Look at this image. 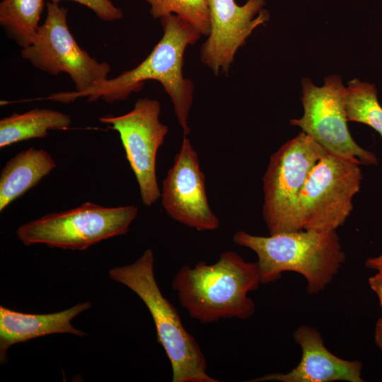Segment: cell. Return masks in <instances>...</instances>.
Here are the masks:
<instances>
[{
	"label": "cell",
	"mask_w": 382,
	"mask_h": 382,
	"mask_svg": "<svg viewBox=\"0 0 382 382\" xmlns=\"http://www.w3.org/2000/svg\"><path fill=\"white\" fill-rule=\"evenodd\" d=\"M47 16L30 46L21 50V57L36 69L52 76L67 74L75 86L74 93L86 92L108 79L111 67L98 62L82 49L67 24L68 9L47 1Z\"/></svg>",
	"instance_id": "cell-8"
},
{
	"label": "cell",
	"mask_w": 382,
	"mask_h": 382,
	"mask_svg": "<svg viewBox=\"0 0 382 382\" xmlns=\"http://www.w3.org/2000/svg\"><path fill=\"white\" fill-rule=\"evenodd\" d=\"M71 124L69 115L51 109L35 108L23 113H13L0 120V148L44 138L50 130L66 129Z\"/></svg>",
	"instance_id": "cell-16"
},
{
	"label": "cell",
	"mask_w": 382,
	"mask_h": 382,
	"mask_svg": "<svg viewBox=\"0 0 382 382\" xmlns=\"http://www.w3.org/2000/svg\"><path fill=\"white\" fill-rule=\"evenodd\" d=\"M359 164L326 152L313 166L298 200L300 230L330 231L343 225L362 180Z\"/></svg>",
	"instance_id": "cell-7"
},
{
	"label": "cell",
	"mask_w": 382,
	"mask_h": 382,
	"mask_svg": "<svg viewBox=\"0 0 382 382\" xmlns=\"http://www.w3.org/2000/svg\"><path fill=\"white\" fill-rule=\"evenodd\" d=\"M346 112L348 122L369 125L382 137V107L374 84L354 79L346 88Z\"/></svg>",
	"instance_id": "cell-18"
},
{
	"label": "cell",
	"mask_w": 382,
	"mask_h": 382,
	"mask_svg": "<svg viewBox=\"0 0 382 382\" xmlns=\"http://www.w3.org/2000/svg\"><path fill=\"white\" fill-rule=\"evenodd\" d=\"M378 272L369 279V284L378 295L382 308V268L378 270Z\"/></svg>",
	"instance_id": "cell-21"
},
{
	"label": "cell",
	"mask_w": 382,
	"mask_h": 382,
	"mask_svg": "<svg viewBox=\"0 0 382 382\" xmlns=\"http://www.w3.org/2000/svg\"><path fill=\"white\" fill-rule=\"evenodd\" d=\"M63 0H47L59 4ZM90 8L100 20L112 22L123 18L122 10L117 7L110 0H70Z\"/></svg>",
	"instance_id": "cell-20"
},
{
	"label": "cell",
	"mask_w": 382,
	"mask_h": 382,
	"mask_svg": "<svg viewBox=\"0 0 382 382\" xmlns=\"http://www.w3.org/2000/svg\"><path fill=\"white\" fill-rule=\"evenodd\" d=\"M160 112L161 105L157 100L143 98L125 114L99 117L102 123L118 132L146 206L156 202L161 194L156 178V156L169 129L160 122Z\"/></svg>",
	"instance_id": "cell-10"
},
{
	"label": "cell",
	"mask_w": 382,
	"mask_h": 382,
	"mask_svg": "<svg viewBox=\"0 0 382 382\" xmlns=\"http://www.w3.org/2000/svg\"><path fill=\"white\" fill-rule=\"evenodd\" d=\"M375 342L376 345L382 350V318L378 319L376 325Z\"/></svg>",
	"instance_id": "cell-23"
},
{
	"label": "cell",
	"mask_w": 382,
	"mask_h": 382,
	"mask_svg": "<svg viewBox=\"0 0 382 382\" xmlns=\"http://www.w3.org/2000/svg\"><path fill=\"white\" fill-rule=\"evenodd\" d=\"M56 168V162L45 149L30 147L16 154L0 175V212Z\"/></svg>",
	"instance_id": "cell-15"
},
{
	"label": "cell",
	"mask_w": 382,
	"mask_h": 382,
	"mask_svg": "<svg viewBox=\"0 0 382 382\" xmlns=\"http://www.w3.org/2000/svg\"><path fill=\"white\" fill-rule=\"evenodd\" d=\"M294 338L302 349L299 364L288 373L270 374L250 381H364L362 363L345 360L332 354L325 347L322 336L316 329L302 325L296 330Z\"/></svg>",
	"instance_id": "cell-13"
},
{
	"label": "cell",
	"mask_w": 382,
	"mask_h": 382,
	"mask_svg": "<svg viewBox=\"0 0 382 382\" xmlns=\"http://www.w3.org/2000/svg\"><path fill=\"white\" fill-rule=\"evenodd\" d=\"M91 306L79 303L62 311L30 314L0 306V362L7 361V351L12 345L40 337L59 333L83 336L86 333L71 324L72 319Z\"/></svg>",
	"instance_id": "cell-14"
},
{
	"label": "cell",
	"mask_w": 382,
	"mask_h": 382,
	"mask_svg": "<svg viewBox=\"0 0 382 382\" xmlns=\"http://www.w3.org/2000/svg\"><path fill=\"white\" fill-rule=\"evenodd\" d=\"M302 93L303 115L291 120V125L301 127L328 153L338 158L359 165L377 163L375 154L359 146L349 131L346 88L340 76L326 77L322 86L303 79Z\"/></svg>",
	"instance_id": "cell-9"
},
{
	"label": "cell",
	"mask_w": 382,
	"mask_h": 382,
	"mask_svg": "<svg viewBox=\"0 0 382 382\" xmlns=\"http://www.w3.org/2000/svg\"><path fill=\"white\" fill-rule=\"evenodd\" d=\"M211 30L200 49V60L215 75L227 73L246 39L265 24L270 13L265 0H248L239 6L235 0H206Z\"/></svg>",
	"instance_id": "cell-12"
},
{
	"label": "cell",
	"mask_w": 382,
	"mask_h": 382,
	"mask_svg": "<svg viewBox=\"0 0 382 382\" xmlns=\"http://www.w3.org/2000/svg\"><path fill=\"white\" fill-rule=\"evenodd\" d=\"M45 0H3L0 3V25L7 37L21 49L35 40Z\"/></svg>",
	"instance_id": "cell-17"
},
{
	"label": "cell",
	"mask_w": 382,
	"mask_h": 382,
	"mask_svg": "<svg viewBox=\"0 0 382 382\" xmlns=\"http://www.w3.org/2000/svg\"><path fill=\"white\" fill-rule=\"evenodd\" d=\"M233 241L256 253L261 284L277 281L284 272H295L306 279L310 294L323 290L345 260L335 231L301 230L270 236L239 231Z\"/></svg>",
	"instance_id": "cell-3"
},
{
	"label": "cell",
	"mask_w": 382,
	"mask_h": 382,
	"mask_svg": "<svg viewBox=\"0 0 382 382\" xmlns=\"http://www.w3.org/2000/svg\"><path fill=\"white\" fill-rule=\"evenodd\" d=\"M301 132L270 157L263 177L262 214L270 235L301 231L298 200L309 173L326 153Z\"/></svg>",
	"instance_id": "cell-6"
},
{
	"label": "cell",
	"mask_w": 382,
	"mask_h": 382,
	"mask_svg": "<svg viewBox=\"0 0 382 382\" xmlns=\"http://www.w3.org/2000/svg\"><path fill=\"white\" fill-rule=\"evenodd\" d=\"M366 266L377 270L382 268V255L376 257L368 258L366 260Z\"/></svg>",
	"instance_id": "cell-22"
},
{
	"label": "cell",
	"mask_w": 382,
	"mask_h": 382,
	"mask_svg": "<svg viewBox=\"0 0 382 382\" xmlns=\"http://www.w3.org/2000/svg\"><path fill=\"white\" fill-rule=\"evenodd\" d=\"M260 284L257 262H246L237 253L226 251L214 264L183 265L173 277L172 287L191 318L210 323L251 317L255 306L248 294Z\"/></svg>",
	"instance_id": "cell-2"
},
{
	"label": "cell",
	"mask_w": 382,
	"mask_h": 382,
	"mask_svg": "<svg viewBox=\"0 0 382 382\" xmlns=\"http://www.w3.org/2000/svg\"><path fill=\"white\" fill-rule=\"evenodd\" d=\"M161 197L165 211L174 220L197 231L219 228V220L208 202L197 154L186 135L164 179Z\"/></svg>",
	"instance_id": "cell-11"
},
{
	"label": "cell",
	"mask_w": 382,
	"mask_h": 382,
	"mask_svg": "<svg viewBox=\"0 0 382 382\" xmlns=\"http://www.w3.org/2000/svg\"><path fill=\"white\" fill-rule=\"evenodd\" d=\"M163 35L149 54L137 66L116 77L107 79L94 88L76 94L71 92L52 93L47 100L69 103L80 98L94 102L102 99L108 103L125 100L139 91L149 80L159 82L169 96L178 124L184 135L190 132V111L193 102L194 85L183 75L184 54L187 46L195 44L201 33L175 14L161 18Z\"/></svg>",
	"instance_id": "cell-1"
},
{
	"label": "cell",
	"mask_w": 382,
	"mask_h": 382,
	"mask_svg": "<svg viewBox=\"0 0 382 382\" xmlns=\"http://www.w3.org/2000/svg\"><path fill=\"white\" fill-rule=\"evenodd\" d=\"M154 18L175 14L195 28L202 35L208 36L211 21L206 0H146Z\"/></svg>",
	"instance_id": "cell-19"
},
{
	"label": "cell",
	"mask_w": 382,
	"mask_h": 382,
	"mask_svg": "<svg viewBox=\"0 0 382 382\" xmlns=\"http://www.w3.org/2000/svg\"><path fill=\"white\" fill-rule=\"evenodd\" d=\"M138 211L133 205L105 207L87 202L23 224L16 235L25 245L45 244L50 248L83 250L102 241L125 234Z\"/></svg>",
	"instance_id": "cell-5"
},
{
	"label": "cell",
	"mask_w": 382,
	"mask_h": 382,
	"mask_svg": "<svg viewBox=\"0 0 382 382\" xmlns=\"http://www.w3.org/2000/svg\"><path fill=\"white\" fill-rule=\"evenodd\" d=\"M154 263V253L149 248L134 262L112 268L109 276L133 291L149 309L157 340L171 364L173 382H218L208 374L207 360L199 344L183 325L176 308L161 293Z\"/></svg>",
	"instance_id": "cell-4"
}]
</instances>
